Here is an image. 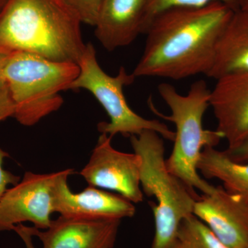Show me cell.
<instances>
[{"instance_id":"6da1fadb","label":"cell","mask_w":248,"mask_h":248,"mask_svg":"<svg viewBox=\"0 0 248 248\" xmlns=\"http://www.w3.org/2000/svg\"><path fill=\"white\" fill-rule=\"evenodd\" d=\"M234 10L219 1L160 13L146 32L144 50L132 74L179 80L207 75Z\"/></svg>"},{"instance_id":"7a4b0ae2","label":"cell","mask_w":248,"mask_h":248,"mask_svg":"<svg viewBox=\"0 0 248 248\" xmlns=\"http://www.w3.org/2000/svg\"><path fill=\"white\" fill-rule=\"evenodd\" d=\"M81 22L63 0H8L0 13V49L78 63Z\"/></svg>"},{"instance_id":"3957f363","label":"cell","mask_w":248,"mask_h":248,"mask_svg":"<svg viewBox=\"0 0 248 248\" xmlns=\"http://www.w3.org/2000/svg\"><path fill=\"white\" fill-rule=\"evenodd\" d=\"M130 138L134 152L141 159V190L147 197L156 200L149 202L155 228L152 248H172L177 241L181 222L193 214L200 195L169 172L164 140L159 133L146 130Z\"/></svg>"},{"instance_id":"277c9868","label":"cell","mask_w":248,"mask_h":248,"mask_svg":"<svg viewBox=\"0 0 248 248\" xmlns=\"http://www.w3.org/2000/svg\"><path fill=\"white\" fill-rule=\"evenodd\" d=\"M158 91L171 111L170 115L161 117L172 122L176 128L174 146L166 160V167L190 188L198 189L203 195L211 194L216 186L201 177L197 169L204 148H215L223 140L217 130H205L203 127V116L210 107V90L201 79L191 85L186 95L167 83L159 84Z\"/></svg>"},{"instance_id":"5b68a950","label":"cell","mask_w":248,"mask_h":248,"mask_svg":"<svg viewBox=\"0 0 248 248\" xmlns=\"http://www.w3.org/2000/svg\"><path fill=\"white\" fill-rule=\"evenodd\" d=\"M79 73L78 63L58 62L28 52H12L3 71L14 104V118L32 126L60 108V93L70 89Z\"/></svg>"},{"instance_id":"8992f818","label":"cell","mask_w":248,"mask_h":248,"mask_svg":"<svg viewBox=\"0 0 248 248\" xmlns=\"http://www.w3.org/2000/svg\"><path fill=\"white\" fill-rule=\"evenodd\" d=\"M78 65L79 73L72 83L70 89H85L89 91L102 106L109 117V122L98 124L101 133L113 138L117 134L132 136L143 130H154L163 138L174 141L175 133L158 120H147L134 112L124 96V86L133 84L135 78L121 67L117 76L108 75L98 63L96 51L88 44Z\"/></svg>"},{"instance_id":"52a82bcc","label":"cell","mask_w":248,"mask_h":248,"mask_svg":"<svg viewBox=\"0 0 248 248\" xmlns=\"http://www.w3.org/2000/svg\"><path fill=\"white\" fill-rule=\"evenodd\" d=\"M61 171L50 174L27 172L0 200V232L14 231L24 222L39 230L51 224L55 187Z\"/></svg>"},{"instance_id":"ba28073f","label":"cell","mask_w":248,"mask_h":248,"mask_svg":"<svg viewBox=\"0 0 248 248\" xmlns=\"http://www.w3.org/2000/svg\"><path fill=\"white\" fill-rule=\"evenodd\" d=\"M112 139L107 134H101L80 174L90 186L114 191L132 203H140L143 200L140 182L141 159L136 153L115 149Z\"/></svg>"},{"instance_id":"9c48e42d","label":"cell","mask_w":248,"mask_h":248,"mask_svg":"<svg viewBox=\"0 0 248 248\" xmlns=\"http://www.w3.org/2000/svg\"><path fill=\"white\" fill-rule=\"evenodd\" d=\"M73 170L61 171L54 192V210L60 216L93 219H119L133 217L134 203L119 194L110 193L89 186L81 192H73L68 179Z\"/></svg>"},{"instance_id":"30bf717a","label":"cell","mask_w":248,"mask_h":248,"mask_svg":"<svg viewBox=\"0 0 248 248\" xmlns=\"http://www.w3.org/2000/svg\"><path fill=\"white\" fill-rule=\"evenodd\" d=\"M210 91V107L217 121V130L233 149L248 141V71L216 79Z\"/></svg>"},{"instance_id":"8fae6325","label":"cell","mask_w":248,"mask_h":248,"mask_svg":"<svg viewBox=\"0 0 248 248\" xmlns=\"http://www.w3.org/2000/svg\"><path fill=\"white\" fill-rule=\"evenodd\" d=\"M193 215L228 247L248 248V207L243 197L216 186L211 194L197 199Z\"/></svg>"},{"instance_id":"7c38bea8","label":"cell","mask_w":248,"mask_h":248,"mask_svg":"<svg viewBox=\"0 0 248 248\" xmlns=\"http://www.w3.org/2000/svg\"><path fill=\"white\" fill-rule=\"evenodd\" d=\"M121 220L93 219L60 216L49 228L32 227L42 248H112Z\"/></svg>"},{"instance_id":"4fadbf2b","label":"cell","mask_w":248,"mask_h":248,"mask_svg":"<svg viewBox=\"0 0 248 248\" xmlns=\"http://www.w3.org/2000/svg\"><path fill=\"white\" fill-rule=\"evenodd\" d=\"M147 0H104L94 34L108 51L126 46L142 34Z\"/></svg>"},{"instance_id":"5bb4252c","label":"cell","mask_w":248,"mask_h":248,"mask_svg":"<svg viewBox=\"0 0 248 248\" xmlns=\"http://www.w3.org/2000/svg\"><path fill=\"white\" fill-rule=\"evenodd\" d=\"M248 71V11H234L217 45L215 62L208 78L217 79Z\"/></svg>"},{"instance_id":"9a60e30c","label":"cell","mask_w":248,"mask_h":248,"mask_svg":"<svg viewBox=\"0 0 248 248\" xmlns=\"http://www.w3.org/2000/svg\"><path fill=\"white\" fill-rule=\"evenodd\" d=\"M197 169L207 179L221 181L230 193L248 200V163L236 162L224 152L207 147L201 153Z\"/></svg>"},{"instance_id":"2e32d148","label":"cell","mask_w":248,"mask_h":248,"mask_svg":"<svg viewBox=\"0 0 248 248\" xmlns=\"http://www.w3.org/2000/svg\"><path fill=\"white\" fill-rule=\"evenodd\" d=\"M177 240L186 248H231L223 244L210 228L193 214L181 222Z\"/></svg>"},{"instance_id":"e0dca14e","label":"cell","mask_w":248,"mask_h":248,"mask_svg":"<svg viewBox=\"0 0 248 248\" xmlns=\"http://www.w3.org/2000/svg\"><path fill=\"white\" fill-rule=\"evenodd\" d=\"M214 1L223 3L234 11L239 9L238 0H147L142 34H146L153 19L166 10L176 7H201Z\"/></svg>"},{"instance_id":"ac0fdd59","label":"cell","mask_w":248,"mask_h":248,"mask_svg":"<svg viewBox=\"0 0 248 248\" xmlns=\"http://www.w3.org/2000/svg\"><path fill=\"white\" fill-rule=\"evenodd\" d=\"M78 15L81 23L95 25L104 0H63Z\"/></svg>"},{"instance_id":"d6986e66","label":"cell","mask_w":248,"mask_h":248,"mask_svg":"<svg viewBox=\"0 0 248 248\" xmlns=\"http://www.w3.org/2000/svg\"><path fill=\"white\" fill-rule=\"evenodd\" d=\"M14 104L9 88L4 79H0V122L14 117Z\"/></svg>"},{"instance_id":"ffe728a7","label":"cell","mask_w":248,"mask_h":248,"mask_svg":"<svg viewBox=\"0 0 248 248\" xmlns=\"http://www.w3.org/2000/svg\"><path fill=\"white\" fill-rule=\"evenodd\" d=\"M8 156L9 154L0 148V200L9 189L8 186L16 185L20 182V177L19 176L15 175L13 173L3 169L4 159Z\"/></svg>"},{"instance_id":"44dd1931","label":"cell","mask_w":248,"mask_h":248,"mask_svg":"<svg viewBox=\"0 0 248 248\" xmlns=\"http://www.w3.org/2000/svg\"><path fill=\"white\" fill-rule=\"evenodd\" d=\"M223 152L232 161L241 164L248 163V141L236 148L226 149Z\"/></svg>"},{"instance_id":"7402d4cb","label":"cell","mask_w":248,"mask_h":248,"mask_svg":"<svg viewBox=\"0 0 248 248\" xmlns=\"http://www.w3.org/2000/svg\"><path fill=\"white\" fill-rule=\"evenodd\" d=\"M14 231L22 240L26 248H36L32 239L34 236L32 232V227L26 226L21 223L15 227Z\"/></svg>"},{"instance_id":"603a6c76","label":"cell","mask_w":248,"mask_h":248,"mask_svg":"<svg viewBox=\"0 0 248 248\" xmlns=\"http://www.w3.org/2000/svg\"><path fill=\"white\" fill-rule=\"evenodd\" d=\"M12 52L6 51V50L0 49V79H3V71L6 62L9 60L10 55Z\"/></svg>"},{"instance_id":"cb8c5ba5","label":"cell","mask_w":248,"mask_h":248,"mask_svg":"<svg viewBox=\"0 0 248 248\" xmlns=\"http://www.w3.org/2000/svg\"><path fill=\"white\" fill-rule=\"evenodd\" d=\"M238 6L239 9L248 11V0H238Z\"/></svg>"},{"instance_id":"d4e9b609","label":"cell","mask_w":248,"mask_h":248,"mask_svg":"<svg viewBox=\"0 0 248 248\" xmlns=\"http://www.w3.org/2000/svg\"><path fill=\"white\" fill-rule=\"evenodd\" d=\"M172 248H186V246L184 244H182L180 241H178L176 242V244L172 246Z\"/></svg>"},{"instance_id":"484cf974","label":"cell","mask_w":248,"mask_h":248,"mask_svg":"<svg viewBox=\"0 0 248 248\" xmlns=\"http://www.w3.org/2000/svg\"><path fill=\"white\" fill-rule=\"evenodd\" d=\"M7 1L8 0H0V13H1L2 9H4Z\"/></svg>"},{"instance_id":"4316f807","label":"cell","mask_w":248,"mask_h":248,"mask_svg":"<svg viewBox=\"0 0 248 248\" xmlns=\"http://www.w3.org/2000/svg\"><path fill=\"white\" fill-rule=\"evenodd\" d=\"M245 201H246V203H247V205H248V199H245L244 198Z\"/></svg>"}]
</instances>
